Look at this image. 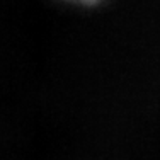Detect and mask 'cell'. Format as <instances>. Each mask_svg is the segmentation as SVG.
Instances as JSON below:
<instances>
[{"label": "cell", "instance_id": "6da1fadb", "mask_svg": "<svg viewBox=\"0 0 160 160\" xmlns=\"http://www.w3.org/2000/svg\"><path fill=\"white\" fill-rule=\"evenodd\" d=\"M70 2L83 3V5H92V3H97V2H101V0H70Z\"/></svg>", "mask_w": 160, "mask_h": 160}]
</instances>
